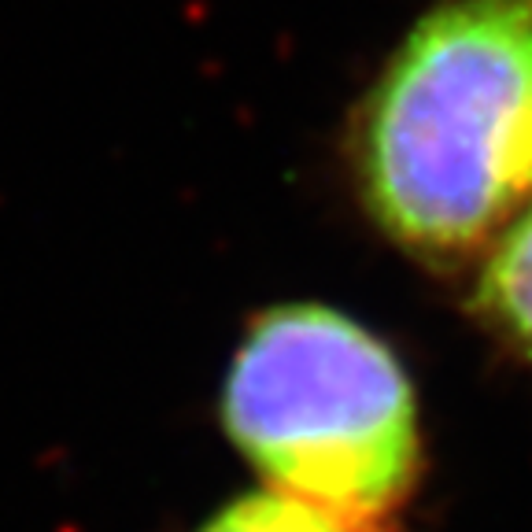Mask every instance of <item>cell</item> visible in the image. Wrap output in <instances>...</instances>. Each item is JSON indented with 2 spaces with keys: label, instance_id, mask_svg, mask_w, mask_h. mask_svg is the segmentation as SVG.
<instances>
[{
  "label": "cell",
  "instance_id": "4",
  "mask_svg": "<svg viewBox=\"0 0 532 532\" xmlns=\"http://www.w3.org/2000/svg\"><path fill=\"white\" fill-rule=\"evenodd\" d=\"M200 532H355L326 510L311 507L303 499L263 488L252 496H241L211 514Z\"/></svg>",
  "mask_w": 532,
  "mask_h": 532
},
{
  "label": "cell",
  "instance_id": "1",
  "mask_svg": "<svg viewBox=\"0 0 532 532\" xmlns=\"http://www.w3.org/2000/svg\"><path fill=\"white\" fill-rule=\"evenodd\" d=\"M366 204L418 255L473 252L532 196V0H451L414 26L363 126Z\"/></svg>",
  "mask_w": 532,
  "mask_h": 532
},
{
  "label": "cell",
  "instance_id": "3",
  "mask_svg": "<svg viewBox=\"0 0 532 532\" xmlns=\"http://www.w3.org/2000/svg\"><path fill=\"white\" fill-rule=\"evenodd\" d=\"M481 315L532 359V204L507 226L477 285Z\"/></svg>",
  "mask_w": 532,
  "mask_h": 532
},
{
  "label": "cell",
  "instance_id": "2",
  "mask_svg": "<svg viewBox=\"0 0 532 532\" xmlns=\"http://www.w3.org/2000/svg\"><path fill=\"white\" fill-rule=\"evenodd\" d=\"M222 425L274 492L381 532L418 477L411 377L351 318L292 303L248 329L222 388Z\"/></svg>",
  "mask_w": 532,
  "mask_h": 532
}]
</instances>
